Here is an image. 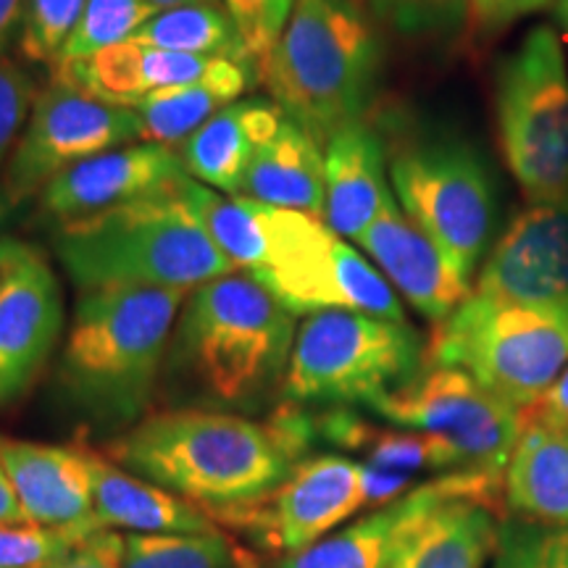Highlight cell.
<instances>
[{"mask_svg": "<svg viewBox=\"0 0 568 568\" xmlns=\"http://www.w3.org/2000/svg\"><path fill=\"white\" fill-rule=\"evenodd\" d=\"M24 6L27 0H0V55H6L11 42L19 38Z\"/></svg>", "mask_w": 568, "mask_h": 568, "instance_id": "42", "label": "cell"}, {"mask_svg": "<svg viewBox=\"0 0 568 568\" xmlns=\"http://www.w3.org/2000/svg\"><path fill=\"white\" fill-rule=\"evenodd\" d=\"M500 153L531 203L568 195V69L558 34L535 27L495 69Z\"/></svg>", "mask_w": 568, "mask_h": 568, "instance_id": "9", "label": "cell"}, {"mask_svg": "<svg viewBox=\"0 0 568 568\" xmlns=\"http://www.w3.org/2000/svg\"><path fill=\"white\" fill-rule=\"evenodd\" d=\"M88 0H27L19 32V51L27 61L51 63L82 17Z\"/></svg>", "mask_w": 568, "mask_h": 568, "instance_id": "34", "label": "cell"}, {"mask_svg": "<svg viewBox=\"0 0 568 568\" xmlns=\"http://www.w3.org/2000/svg\"><path fill=\"white\" fill-rule=\"evenodd\" d=\"M387 169L403 213L471 284L493 243L497 190L485 155L447 134H408L387 145Z\"/></svg>", "mask_w": 568, "mask_h": 568, "instance_id": "7", "label": "cell"}, {"mask_svg": "<svg viewBox=\"0 0 568 568\" xmlns=\"http://www.w3.org/2000/svg\"><path fill=\"white\" fill-rule=\"evenodd\" d=\"M361 245L385 280L432 324H443L471 295V284L460 276L443 251L403 213L397 201L361 234Z\"/></svg>", "mask_w": 568, "mask_h": 568, "instance_id": "18", "label": "cell"}, {"mask_svg": "<svg viewBox=\"0 0 568 568\" xmlns=\"http://www.w3.org/2000/svg\"><path fill=\"white\" fill-rule=\"evenodd\" d=\"M506 471L456 468L400 497L389 568H485L497 550Z\"/></svg>", "mask_w": 568, "mask_h": 568, "instance_id": "10", "label": "cell"}, {"mask_svg": "<svg viewBox=\"0 0 568 568\" xmlns=\"http://www.w3.org/2000/svg\"><path fill=\"white\" fill-rule=\"evenodd\" d=\"M187 176L180 151L155 142H132L55 176L40 193V205L61 224L132 203Z\"/></svg>", "mask_w": 568, "mask_h": 568, "instance_id": "17", "label": "cell"}, {"mask_svg": "<svg viewBox=\"0 0 568 568\" xmlns=\"http://www.w3.org/2000/svg\"><path fill=\"white\" fill-rule=\"evenodd\" d=\"M284 111L272 98H240L182 145L187 174L222 195H240L255 153L280 132Z\"/></svg>", "mask_w": 568, "mask_h": 568, "instance_id": "23", "label": "cell"}, {"mask_svg": "<svg viewBox=\"0 0 568 568\" xmlns=\"http://www.w3.org/2000/svg\"><path fill=\"white\" fill-rule=\"evenodd\" d=\"M379 24L364 0H295L261 82L284 116L322 145L366 119L382 74Z\"/></svg>", "mask_w": 568, "mask_h": 568, "instance_id": "5", "label": "cell"}, {"mask_svg": "<svg viewBox=\"0 0 568 568\" xmlns=\"http://www.w3.org/2000/svg\"><path fill=\"white\" fill-rule=\"evenodd\" d=\"M506 503L516 518L568 527V418L542 400L521 410L506 464Z\"/></svg>", "mask_w": 568, "mask_h": 568, "instance_id": "22", "label": "cell"}, {"mask_svg": "<svg viewBox=\"0 0 568 568\" xmlns=\"http://www.w3.org/2000/svg\"><path fill=\"white\" fill-rule=\"evenodd\" d=\"M366 408L397 429L439 437L456 447L466 468L506 471L521 432V410L453 366L424 364L414 379Z\"/></svg>", "mask_w": 568, "mask_h": 568, "instance_id": "11", "label": "cell"}, {"mask_svg": "<svg viewBox=\"0 0 568 568\" xmlns=\"http://www.w3.org/2000/svg\"><path fill=\"white\" fill-rule=\"evenodd\" d=\"M400 500L326 535L316 545L284 556L276 568H389Z\"/></svg>", "mask_w": 568, "mask_h": 568, "instance_id": "29", "label": "cell"}, {"mask_svg": "<svg viewBox=\"0 0 568 568\" xmlns=\"http://www.w3.org/2000/svg\"><path fill=\"white\" fill-rule=\"evenodd\" d=\"M424 343L408 322L318 311L297 324L282 403L368 406L422 372Z\"/></svg>", "mask_w": 568, "mask_h": 568, "instance_id": "8", "label": "cell"}, {"mask_svg": "<svg viewBox=\"0 0 568 568\" xmlns=\"http://www.w3.org/2000/svg\"><path fill=\"white\" fill-rule=\"evenodd\" d=\"M0 524H30L17 497V489L11 485L9 471H6L3 453H0Z\"/></svg>", "mask_w": 568, "mask_h": 568, "instance_id": "43", "label": "cell"}, {"mask_svg": "<svg viewBox=\"0 0 568 568\" xmlns=\"http://www.w3.org/2000/svg\"><path fill=\"white\" fill-rule=\"evenodd\" d=\"M63 297L40 251L0 293V406L19 400L55 351Z\"/></svg>", "mask_w": 568, "mask_h": 568, "instance_id": "19", "label": "cell"}, {"mask_svg": "<svg viewBox=\"0 0 568 568\" xmlns=\"http://www.w3.org/2000/svg\"><path fill=\"white\" fill-rule=\"evenodd\" d=\"M366 506L364 468L345 456H305L272 493L226 508H203L216 524L243 531L255 548L293 556Z\"/></svg>", "mask_w": 568, "mask_h": 568, "instance_id": "13", "label": "cell"}, {"mask_svg": "<svg viewBox=\"0 0 568 568\" xmlns=\"http://www.w3.org/2000/svg\"><path fill=\"white\" fill-rule=\"evenodd\" d=\"M187 201L213 245L234 268L264 276L287 268L329 232L322 216L276 209L243 195H222L190 180Z\"/></svg>", "mask_w": 568, "mask_h": 568, "instance_id": "14", "label": "cell"}, {"mask_svg": "<svg viewBox=\"0 0 568 568\" xmlns=\"http://www.w3.org/2000/svg\"><path fill=\"white\" fill-rule=\"evenodd\" d=\"M542 403L545 406H550L552 410H558L560 416L568 418V366H566V372L560 374V379L556 382V385H552L550 393L542 397Z\"/></svg>", "mask_w": 568, "mask_h": 568, "instance_id": "44", "label": "cell"}, {"mask_svg": "<svg viewBox=\"0 0 568 568\" xmlns=\"http://www.w3.org/2000/svg\"><path fill=\"white\" fill-rule=\"evenodd\" d=\"M387 140L366 119L345 124L324 145V222L343 240H358L395 201Z\"/></svg>", "mask_w": 568, "mask_h": 568, "instance_id": "21", "label": "cell"}, {"mask_svg": "<svg viewBox=\"0 0 568 568\" xmlns=\"http://www.w3.org/2000/svg\"><path fill=\"white\" fill-rule=\"evenodd\" d=\"M379 27L414 45L450 48L471 32L468 0H364Z\"/></svg>", "mask_w": 568, "mask_h": 568, "instance_id": "30", "label": "cell"}, {"mask_svg": "<svg viewBox=\"0 0 568 568\" xmlns=\"http://www.w3.org/2000/svg\"><path fill=\"white\" fill-rule=\"evenodd\" d=\"M98 529L132 535H213L216 521L201 506L88 450Z\"/></svg>", "mask_w": 568, "mask_h": 568, "instance_id": "24", "label": "cell"}, {"mask_svg": "<svg viewBox=\"0 0 568 568\" xmlns=\"http://www.w3.org/2000/svg\"><path fill=\"white\" fill-rule=\"evenodd\" d=\"M253 280L264 284L297 318L318 311H358L389 322H406L400 297L385 274L332 230L287 268Z\"/></svg>", "mask_w": 568, "mask_h": 568, "instance_id": "16", "label": "cell"}, {"mask_svg": "<svg viewBox=\"0 0 568 568\" xmlns=\"http://www.w3.org/2000/svg\"><path fill=\"white\" fill-rule=\"evenodd\" d=\"M493 568H568V527L508 518L500 524Z\"/></svg>", "mask_w": 568, "mask_h": 568, "instance_id": "33", "label": "cell"}, {"mask_svg": "<svg viewBox=\"0 0 568 568\" xmlns=\"http://www.w3.org/2000/svg\"><path fill=\"white\" fill-rule=\"evenodd\" d=\"M84 537L90 535L38 524H0V568H51Z\"/></svg>", "mask_w": 568, "mask_h": 568, "instance_id": "35", "label": "cell"}, {"mask_svg": "<svg viewBox=\"0 0 568 568\" xmlns=\"http://www.w3.org/2000/svg\"><path fill=\"white\" fill-rule=\"evenodd\" d=\"M51 568H124V537L111 529L95 531Z\"/></svg>", "mask_w": 568, "mask_h": 568, "instance_id": "39", "label": "cell"}, {"mask_svg": "<svg viewBox=\"0 0 568 568\" xmlns=\"http://www.w3.org/2000/svg\"><path fill=\"white\" fill-rule=\"evenodd\" d=\"M224 6L237 24L247 59L261 77V69L280 42L284 24L293 13L295 0H224Z\"/></svg>", "mask_w": 568, "mask_h": 568, "instance_id": "36", "label": "cell"}, {"mask_svg": "<svg viewBox=\"0 0 568 568\" xmlns=\"http://www.w3.org/2000/svg\"><path fill=\"white\" fill-rule=\"evenodd\" d=\"M364 468V500L366 506H389V503L400 500L408 493L414 477L403 471H393V468H382L372 464H361Z\"/></svg>", "mask_w": 568, "mask_h": 568, "instance_id": "40", "label": "cell"}, {"mask_svg": "<svg viewBox=\"0 0 568 568\" xmlns=\"http://www.w3.org/2000/svg\"><path fill=\"white\" fill-rule=\"evenodd\" d=\"M297 316L251 274L190 290L166 353L169 376L211 410H258L280 393Z\"/></svg>", "mask_w": 568, "mask_h": 568, "instance_id": "2", "label": "cell"}, {"mask_svg": "<svg viewBox=\"0 0 568 568\" xmlns=\"http://www.w3.org/2000/svg\"><path fill=\"white\" fill-rule=\"evenodd\" d=\"M34 103L30 74L6 55H0V163L13 151Z\"/></svg>", "mask_w": 568, "mask_h": 568, "instance_id": "37", "label": "cell"}, {"mask_svg": "<svg viewBox=\"0 0 568 568\" xmlns=\"http://www.w3.org/2000/svg\"><path fill=\"white\" fill-rule=\"evenodd\" d=\"M0 453L30 524L80 535L101 531L95 524L88 447L0 439Z\"/></svg>", "mask_w": 568, "mask_h": 568, "instance_id": "20", "label": "cell"}, {"mask_svg": "<svg viewBox=\"0 0 568 568\" xmlns=\"http://www.w3.org/2000/svg\"><path fill=\"white\" fill-rule=\"evenodd\" d=\"M316 439L314 416L282 403L266 422L226 410L176 408L140 418L109 445L116 466L201 508L264 497Z\"/></svg>", "mask_w": 568, "mask_h": 568, "instance_id": "1", "label": "cell"}, {"mask_svg": "<svg viewBox=\"0 0 568 568\" xmlns=\"http://www.w3.org/2000/svg\"><path fill=\"white\" fill-rule=\"evenodd\" d=\"M216 61L219 59L161 51V48L126 40L122 45L105 48L67 69H53V77L71 82L98 101L134 109L163 88L201 80Z\"/></svg>", "mask_w": 568, "mask_h": 568, "instance_id": "25", "label": "cell"}, {"mask_svg": "<svg viewBox=\"0 0 568 568\" xmlns=\"http://www.w3.org/2000/svg\"><path fill=\"white\" fill-rule=\"evenodd\" d=\"M159 11L176 9V6H193V3H224V0H151Z\"/></svg>", "mask_w": 568, "mask_h": 568, "instance_id": "45", "label": "cell"}, {"mask_svg": "<svg viewBox=\"0 0 568 568\" xmlns=\"http://www.w3.org/2000/svg\"><path fill=\"white\" fill-rule=\"evenodd\" d=\"M124 568H255L222 531L213 535H126Z\"/></svg>", "mask_w": 568, "mask_h": 568, "instance_id": "31", "label": "cell"}, {"mask_svg": "<svg viewBox=\"0 0 568 568\" xmlns=\"http://www.w3.org/2000/svg\"><path fill=\"white\" fill-rule=\"evenodd\" d=\"M424 364L471 374L518 410L537 406L568 366V305H521L471 293L437 324Z\"/></svg>", "mask_w": 568, "mask_h": 568, "instance_id": "6", "label": "cell"}, {"mask_svg": "<svg viewBox=\"0 0 568 568\" xmlns=\"http://www.w3.org/2000/svg\"><path fill=\"white\" fill-rule=\"evenodd\" d=\"M140 140L134 109L111 105L53 77L34 98L30 119L6 161L3 201L21 205L40 195L55 176Z\"/></svg>", "mask_w": 568, "mask_h": 568, "instance_id": "12", "label": "cell"}, {"mask_svg": "<svg viewBox=\"0 0 568 568\" xmlns=\"http://www.w3.org/2000/svg\"><path fill=\"white\" fill-rule=\"evenodd\" d=\"M552 13H556V21L568 38V0H556V3H552Z\"/></svg>", "mask_w": 568, "mask_h": 568, "instance_id": "46", "label": "cell"}, {"mask_svg": "<svg viewBox=\"0 0 568 568\" xmlns=\"http://www.w3.org/2000/svg\"><path fill=\"white\" fill-rule=\"evenodd\" d=\"M258 80V71L251 63L219 59L201 80L163 88L134 105L140 140L166 148L184 145L209 119L237 103Z\"/></svg>", "mask_w": 568, "mask_h": 568, "instance_id": "26", "label": "cell"}, {"mask_svg": "<svg viewBox=\"0 0 568 568\" xmlns=\"http://www.w3.org/2000/svg\"><path fill=\"white\" fill-rule=\"evenodd\" d=\"M187 290L82 293L59 361V385L98 426H134L151 406Z\"/></svg>", "mask_w": 568, "mask_h": 568, "instance_id": "3", "label": "cell"}, {"mask_svg": "<svg viewBox=\"0 0 568 568\" xmlns=\"http://www.w3.org/2000/svg\"><path fill=\"white\" fill-rule=\"evenodd\" d=\"M38 253V247H30L21 240L0 237V293L6 290L13 276H17L21 268L32 261V255Z\"/></svg>", "mask_w": 568, "mask_h": 568, "instance_id": "41", "label": "cell"}, {"mask_svg": "<svg viewBox=\"0 0 568 568\" xmlns=\"http://www.w3.org/2000/svg\"><path fill=\"white\" fill-rule=\"evenodd\" d=\"M3 219H6V201L3 195H0V224H3Z\"/></svg>", "mask_w": 568, "mask_h": 568, "instance_id": "47", "label": "cell"}, {"mask_svg": "<svg viewBox=\"0 0 568 568\" xmlns=\"http://www.w3.org/2000/svg\"><path fill=\"white\" fill-rule=\"evenodd\" d=\"M159 9L151 0H88L80 21L63 42L51 69H67L71 63L90 59L105 48L132 40L142 24H148Z\"/></svg>", "mask_w": 568, "mask_h": 568, "instance_id": "32", "label": "cell"}, {"mask_svg": "<svg viewBox=\"0 0 568 568\" xmlns=\"http://www.w3.org/2000/svg\"><path fill=\"white\" fill-rule=\"evenodd\" d=\"M471 3V34L479 40H493L516 21L548 9L556 0H468Z\"/></svg>", "mask_w": 568, "mask_h": 568, "instance_id": "38", "label": "cell"}, {"mask_svg": "<svg viewBox=\"0 0 568 568\" xmlns=\"http://www.w3.org/2000/svg\"><path fill=\"white\" fill-rule=\"evenodd\" d=\"M471 293L521 305H568V195L535 201L503 232Z\"/></svg>", "mask_w": 568, "mask_h": 568, "instance_id": "15", "label": "cell"}, {"mask_svg": "<svg viewBox=\"0 0 568 568\" xmlns=\"http://www.w3.org/2000/svg\"><path fill=\"white\" fill-rule=\"evenodd\" d=\"M132 42L172 53L203 55V59L251 63L237 24H234L224 3H193L159 11L148 24H142L134 32Z\"/></svg>", "mask_w": 568, "mask_h": 568, "instance_id": "28", "label": "cell"}, {"mask_svg": "<svg viewBox=\"0 0 568 568\" xmlns=\"http://www.w3.org/2000/svg\"><path fill=\"white\" fill-rule=\"evenodd\" d=\"M180 180L116 209L55 226L63 272L82 290H195L234 272L197 222Z\"/></svg>", "mask_w": 568, "mask_h": 568, "instance_id": "4", "label": "cell"}, {"mask_svg": "<svg viewBox=\"0 0 568 568\" xmlns=\"http://www.w3.org/2000/svg\"><path fill=\"white\" fill-rule=\"evenodd\" d=\"M240 195L324 219V145L284 116L280 132L255 153Z\"/></svg>", "mask_w": 568, "mask_h": 568, "instance_id": "27", "label": "cell"}]
</instances>
